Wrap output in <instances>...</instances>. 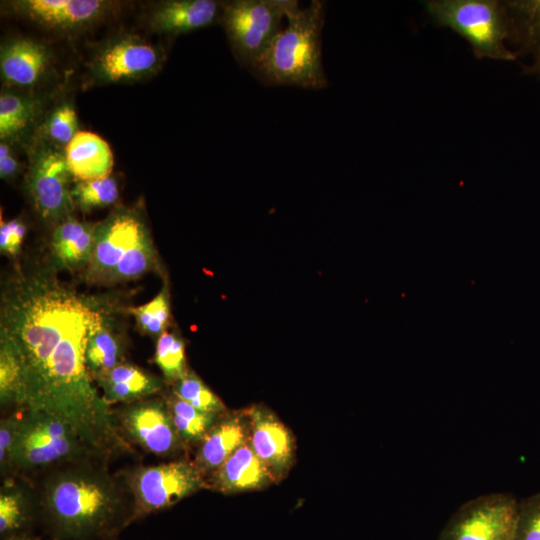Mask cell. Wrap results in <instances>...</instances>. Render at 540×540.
Segmentation results:
<instances>
[{"mask_svg": "<svg viewBox=\"0 0 540 540\" xmlns=\"http://www.w3.org/2000/svg\"><path fill=\"white\" fill-rule=\"evenodd\" d=\"M107 317L98 300L61 282L54 265L16 266L1 292L0 339L23 368V409L67 422L102 458L127 446L85 363L89 334Z\"/></svg>", "mask_w": 540, "mask_h": 540, "instance_id": "6da1fadb", "label": "cell"}, {"mask_svg": "<svg viewBox=\"0 0 540 540\" xmlns=\"http://www.w3.org/2000/svg\"><path fill=\"white\" fill-rule=\"evenodd\" d=\"M100 460L63 463L45 475L35 503L53 540H114L137 520L124 476L111 474Z\"/></svg>", "mask_w": 540, "mask_h": 540, "instance_id": "7a4b0ae2", "label": "cell"}, {"mask_svg": "<svg viewBox=\"0 0 540 540\" xmlns=\"http://www.w3.org/2000/svg\"><path fill=\"white\" fill-rule=\"evenodd\" d=\"M325 22V5L312 0L301 8L293 0L286 25L273 39L250 72L270 86H293L308 90L327 87L322 63L321 34Z\"/></svg>", "mask_w": 540, "mask_h": 540, "instance_id": "3957f363", "label": "cell"}, {"mask_svg": "<svg viewBox=\"0 0 540 540\" xmlns=\"http://www.w3.org/2000/svg\"><path fill=\"white\" fill-rule=\"evenodd\" d=\"M157 252L140 213L118 208L94 226L86 280L110 285L131 281L157 269Z\"/></svg>", "mask_w": 540, "mask_h": 540, "instance_id": "277c9868", "label": "cell"}, {"mask_svg": "<svg viewBox=\"0 0 540 540\" xmlns=\"http://www.w3.org/2000/svg\"><path fill=\"white\" fill-rule=\"evenodd\" d=\"M20 412L11 475L100 457L70 424L44 412Z\"/></svg>", "mask_w": 540, "mask_h": 540, "instance_id": "5b68a950", "label": "cell"}, {"mask_svg": "<svg viewBox=\"0 0 540 540\" xmlns=\"http://www.w3.org/2000/svg\"><path fill=\"white\" fill-rule=\"evenodd\" d=\"M423 6L435 24L467 40L477 58L516 60L517 54L506 46L509 24L504 1L428 0Z\"/></svg>", "mask_w": 540, "mask_h": 540, "instance_id": "8992f818", "label": "cell"}, {"mask_svg": "<svg viewBox=\"0 0 540 540\" xmlns=\"http://www.w3.org/2000/svg\"><path fill=\"white\" fill-rule=\"evenodd\" d=\"M293 0H232L221 2L220 22L240 66L250 67L283 28Z\"/></svg>", "mask_w": 540, "mask_h": 540, "instance_id": "52a82bcc", "label": "cell"}, {"mask_svg": "<svg viewBox=\"0 0 540 540\" xmlns=\"http://www.w3.org/2000/svg\"><path fill=\"white\" fill-rule=\"evenodd\" d=\"M123 476L134 496L137 520L168 509L205 486L197 465L184 460L138 466Z\"/></svg>", "mask_w": 540, "mask_h": 540, "instance_id": "ba28073f", "label": "cell"}, {"mask_svg": "<svg viewBox=\"0 0 540 540\" xmlns=\"http://www.w3.org/2000/svg\"><path fill=\"white\" fill-rule=\"evenodd\" d=\"M64 151L44 138L32 147L26 177L29 197L46 222L55 223L72 216L75 204Z\"/></svg>", "mask_w": 540, "mask_h": 540, "instance_id": "9c48e42d", "label": "cell"}, {"mask_svg": "<svg viewBox=\"0 0 540 540\" xmlns=\"http://www.w3.org/2000/svg\"><path fill=\"white\" fill-rule=\"evenodd\" d=\"M113 425L123 441L131 442L145 452L166 457L183 445L165 398L150 396L122 404L111 410Z\"/></svg>", "mask_w": 540, "mask_h": 540, "instance_id": "30bf717a", "label": "cell"}, {"mask_svg": "<svg viewBox=\"0 0 540 540\" xmlns=\"http://www.w3.org/2000/svg\"><path fill=\"white\" fill-rule=\"evenodd\" d=\"M518 501L508 493H489L462 504L438 540H513Z\"/></svg>", "mask_w": 540, "mask_h": 540, "instance_id": "8fae6325", "label": "cell"}, {"mask_svg": "<svg viewBox=\"0 0 540 540\" xmlns=\"http://www.w3.org/2000/svg\"><path fill=\"white\" fill-rule=\"evenodd\" d=\"M163 60V52L155 46L139 37L122 35L97 51L91 71L100 83L133 82L156 73Z\"/></svg>", "mask_w": 540, "mask_h": 540, "instance_id": "7c38bea8", "label": "cell"}, {"mask_svg": "<svg viewBox=\"0 0 540 540\" xmlns=\"http://www.w3.org/2000/svg\"><path fill=\"white\" fill-rule=\"evenodd\" d=\"M11 11L43 27L73 31L102 18L110 3L102 0H20Z\"/></svg>", "mask_w": 540, "mask_h": 540, "instance_id": "4fadbf2b", "label": "cell"}, {"mask_svg": "<svg viewBox=\"0 0 540 540\" xmlns=\"http://www.w3.org/2000/svg\"><path fill=\"white\" fill-rule=\"evenodd\" d=\"M249 443L255 454L268 466L275 479L289 470L294 457V439L287 427L261 406L247 412Z\"/></svg>", "mask_w": 540, "mask_h": 540, "instance_id": "5bb4252c", "label": "cell"}, {"mask_svg": "<svg viewBox=\"0 0 540 540\" xmlns=\"http://www.w3.org/2000/svg\"><path fill=\"white\" fill-rule=\"evenodd\" d=\"M50 65V51L45 45L33 39L15 38L1 46V77L9 86L19 88L36 86L46 76Z\"/></svg>", "mask_w": 540, "mask_h": 540, "instance_id": "9a60e30c", "label": "cell"}, {"mask_svg": "<svg viewBox=\"0 0 540 540\" xmlns=\"http://www.w3.org/2000/svg\"><path fill=\"white\" fill-rule=\"evenodd\" d=\"M275 480L268 466L245 441L214 472L210 487L225 494L260 489Z\"/></svg>", "mask_w": 540, "mask_h": 540, "instance_id": "2e32d148", "label": "cell"}, {"mask_svg": "<svg viewBox=\"0 0 540 540\" xmlns=\"http://www.w3.org/2000/svg\"><path fill=\"white\" fill-rule=\"evenodd\" d=\"M221 2L214 0H169L157 5L150 16L153 30L177 35L205 28L220 20Z\"/></svg>", "mask_w": 540, "mask_h": 540, "instance_id": "e0dca14e", "label": "cell"}, {"mask_svg": "<svg viewBox=\"0 0 540 540\" xmlns=\"http://www.w3.org/2000/svg\"><path fill=\"white\" fill-rule=\"evenodd\" d=\"M67 166L77 181L110 176L114 158L109 144L97 134L79 131L64 148Z\"/></svg>", "mask_w": 540, "mask_h": 540, "instance_id": "ac0fdd59", "label": "cell"}, {"mask_svg": "<svg viewBox=\"0 0 540 540\" xmlns=\"http://www.w3.org/2000/svg\"><path fill=\"white\" fill-rule=\"evenodd\" d=\"M95 382L101 388V396L108 406L154 396L163 388L160 378L126 362L98 377Z\"/></svg>", "mask_w": 540, "mask_h": 540, "instance_id": "d6986e66", "label": "cell"}, {"mask_svg": "<svg viewBox=\"0 0 540 540\" xmlns=\"http://www.w3.org/2000/svg\"><path fill=\"white\" fill-rule=\"evenodd\" d=\"M241 415H226L217 419L199 442L195 464L204 474L214 472L246 440L248 424Z\"/></svg>", "mask_w": 540, "mask_h": 540, "instance_id": "ffe728a7", "label": "cell"}, {"mask_svg": "<svg viewBox=\"0 0 540 540\" xmlns=\"http://www.w3.org/2000/svg\"><path fill=\"white\" fill-rule=\"evenodd\" d=\"M94 226L72 216L58 223L51 240L53 265L66 270H85L92 255Z\"/></svg>", "mask_w": 540, "mask_h": 540, "instance_id": "44dd1931", "label": "cell"}, {"mask_svg": "<svg viewBox=\"0 0 540 540\" xmlns=\"http://www.w3.org/2000/svg\"><path fill=\"white\" fill-rule=\"evenodd\" d=\"M42 109L41 100L12 91L0 95V139L12 143L20 141L35 124Z\"/></svg>", "mask_w": 540, "mask_h": 540, "instance_id": "7402d4cb", "label": "cell"}, {"mask_svg": "<svg viewBox=\"0 0 540 540\" xmlns=\"http://www.w3.org/2000/svg\"><path fill=\"white\" fill-rule=\"evenodd\" d=\"M124 361L122 341L109 325L108 317L89 334L85 348L87 371L95 381Z\"/></svg>", "mask_w": 540, "mask_h": 540, "instance_id": "603a6c76", "label": "cell"}, {"mask_svg": "<svg viewBox=\"0 0 540 540\" xmlns=\"http://www.w3.org/2000/svg\"><path fill=\"white\" fill-rule=\"evenodd\" d=\"M36 520L38 514L35 501L20 486L12 481H5L0 491L1 540L11 535L29 532Z\"/></svg>", "mask_w": 540, "mask_h": 540, "instance_id": "cb8c5ba5", "label": "cell"}, {"mask_svg": "<svg viewBox=\"0 0 540 540\" xmlns=\"http://www.w3.org/2000/svg\"><path fill=\"white\" fill-rule=\"evenodd\" d=\"M509 24V38L523 50L540 47V0L504 1Z\"/></svg>", "mask_w": 540, "mask_h": 540, "instance_id": "d4e9b609", "label": "cell"}, {"mask_svg": "<svg viewBox=\"0 0 540 540\" xmlns=\"http://www.w3.org/2000/svg\"><path fill=\"white\" fill-rule=\"evenodd\" d=\"M165 400L183 442H200L220 415L201 411L173 393L165 397Z\"/></svg>", "mask_w": 540, "mask_h": 540, "instance_id": "484cf974", "label": "cell"}, {"mask_svg": "<svg viewBox=\"0 0 540 540\" xmlns=\"http://www.w3.org/2000/svg\"><path fill=\"white\" fill-rule=\"evenodd\" d=\"M0 402L2 407H20L25 403L23 368L11 345L0 339Z\"/></svg>", "mask_w": 540, "mask_h": 540, "instance_id": "4316f807", "label": "cell"}, {"mask_svg": "<svg viewBox=\"0 0 540 540\" xmlns=\"http://www.w3.org/2000/svg\"><path fill=\"white\" fill-rule=\"evenodd\" d=\"M119 197L117 181L111 176L90 181H77L72 188L75 206L88 212L114 204Z\"/></svg>", "mask_w": 540, "mask_h": 540, "instance_id": "83f0119b", "label": "cell"}, {"mask_svg": "<svg viewBox=\"0 0 540 540\" xmlns=\"http://www.w3.org/2000/svg\"><path fill=\"white\" fill-rule=\"evenodd\" d=\"M154 362L166 381L176 382L188 372L184 342L176 335L165 331L158 337Z\"/></svg>", "mask_w": 540, "mask_h": 540, "instance_id": "f1b7e54d", "label": "cell"}, {"mask_svg": "<svg viewBox=\"0 0 540 540\" xmlns=\"http://www.w3.org/2000/svg\"><path fill=\"white\" fill-rule=\"evenodd\" d=\"M172 393L193 407L220 414L226 408L221 399L193 372H187L173 383Z\"/></svg>", "mask_w": 540, "mask_h": 540, "instance_id": "f546056e", "label": "cell"}, {"mask_svg": "<svg viewBox=\"0 0 540 540\" xmlns=\"http://www.w3.org/2000/svg\"><path fill=\"white\" fill-rule=\"evenodd\" d=\"M139 329L151 336H160L169 323L170 307L166 287L146 304L129 309Z\"/></svg>", "mask_w": 540, "mask_h": 540, "instance_id": "4dcf8cb0", "label": "cell"}, {"mask_svg": "<svg viewBox=\"0 0 540 540\" xmlns=\"http://www.w3.org/2000/svg\"><path fill=\"white\" fill-rule=\"evenodd\" d=\"M78 132L77 114L74 107L68 102H63L55 107L48 114L42 126L44 139L59 148L66 147Z\"/></svg>", "mask_w": 540, "mask_h": 540, "instance_id": "1f68e13d", "label": "cell"}, {"mask_svg": "<svg viewBox=\"0 0 540 540\" xmlns=\"http://www.w3.org/2000/svg\"><path fill=\"white\" fill-rule=\"evenodd\" d=\"M513 540H540V493L518 503Z\"/></svg>", "mask_w": 540, "mask_h": 540, "instance_id": "d6a6232c", "label": "cell"}, {"mask_svg": "<svg viewBox=\"0 0 540 540\" xmlns=\"http://www.w3.org/2000/svg\"><path fill=\"white\" fill-rule=\"evenodd\" d=\"M19 415L11 414L0 422V470L2 476L11 475V462L18 431Z\"/></svg>", "mask_w": 540, "mask_h": 540, "instance_id": "836d02e7", "label": "cell"}, {"mask_svg": "<svg viewBox=\"0 0 540 540\" xmlns=\"http://www.w3.org/2000/svg\"><path fill=\"white\" fill-rule=\"evenodd\" d=\"M26 233L25 225L18 219L0 223V250L4 254L16 256Z\"/></svg>", "mask_w": 540, "mask_h": 540, "instance_id": "e575fe53", "label": "cell"}, {"mask_svg": "<svg viewBox=\"0 0 540 540\" xmlns=\"http://www.w3.org/2000/svg\"><path fill=\"white\" fill-rule=\"evenodd\" d=\"M19 162L15 157L9 143L0 144V177L1 179H11L19 172Z\"/></svg>", "mask_w": 540, "mask_h": 540, "instance_id": "d590c367", "label": "cell"}, {"mask_svg": "<svg viewBox=\"0 0 540 540\" xmlns=\"http://www.w3.org/2000/svg\"><path fill=\"white\" fill-rule=\"evenodd\" d=\"M524 73L540 75V47H538L534 51L533 62L530 65L524 67Z\"/></svg>", "mask_w": 540, "mask_h": 540, "instance_id": "8d00e7d4", "label": "cell"}, {"mask_svg": "<svg viewBox=\"0 0 540 540\" xmlns=\"http://www.w3.org/2000/svg\"><path fill=\"white\" fill-rule=\"evenodd\" d=\"M2 540H41V539L32 535L30 532H25V533L11 535Z\"/></svg>", "mask_w": 540, "mask_h": 540, "instance_id": "74e56055", "label": "cell"}, {"mask_svg": "<svg viewBox=\"0 0 540 540\" xmlns=\"http://www.w3.org/2000/svg\"><path fill=\"white\" fill-rule=\"evenodd\" d=\"M114 540H116V539H114Z\"/></svg>", "mask_w": 540, "mask_h": 540, "instance_id": "f35d334b", "label": "cell"}]
</instances>
